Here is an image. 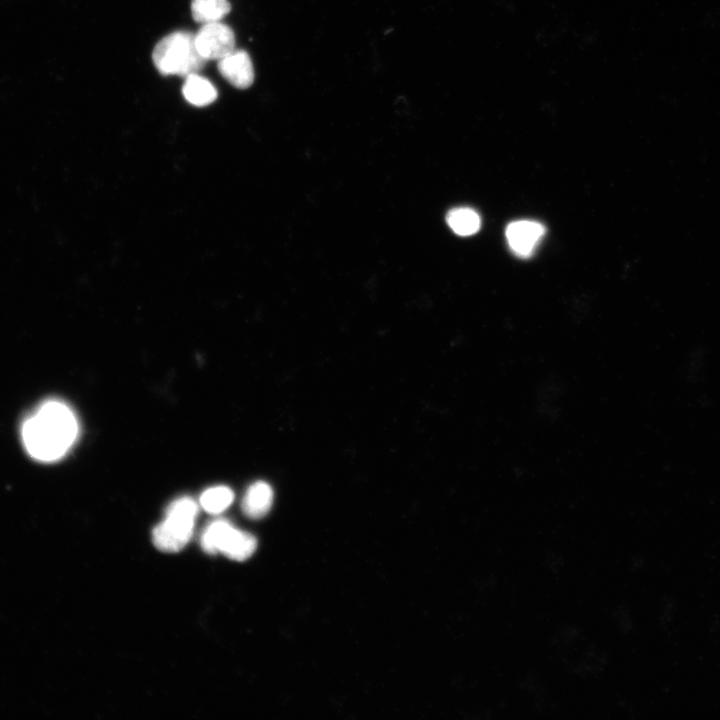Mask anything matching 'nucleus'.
I'll return each mask as SVG.
<instances>
[{"label":"nucleus","mask_w":720,"mask_h":720,"mask_svg":"<svg viewBox=\"0 0 720 720\" xmlns=\"http://www.w3.org/2000/svg\"><path fill=\"white\" fill-rule=\"evenodd\" d=\"M78 432V421L71 408L64 402L49 400L24 421L21 436L30 456L42 462H53L69 451Z\"/></svg>","instance_id":"obj_1"},{"label":"nucleus","mask_w":720,"mask_h":720,"mask_svg":"<svg viewBox=\"0 0 720 720\" xmlns=\"http://www.w3.org/2000/svg\"><path fill=\"white\" fill-rule=\"evenodd\" d=\"M152 59L161 74L183 77L199 72L207 61L197 50L195 35L188 31L163 37L155 45Z\"/></svg>","instance_id":"obj_2"},{"label":"nucleus","mask_w":720,"mask_h":720,"mask_svg":"<svg viewBox=\"0 0 720 720\" xmlns=\"http://www.w3.org/2000/svg\"><path fill=\"white\" fill-rule=\"evenodd\" d=\"M196 503L182 497L170 504L163 522L153 530V543L161 551L177 552L190 540L197 515Z\"/></svg>","instance_id":"obj_3"},{"label":"nucleus","mask_w":720,"mask_h":720,"mask_svg":"<svg viewBox=\"0 0 720 720\" xmlns=\"http://www.w3.org/2000/svg\"><path fill=\"white\" fill-rule=\"evenodd\" d=\"M195 44L204 59L220 60L235 50V35L220 21L206 23L195 34Z\"/></svg>","instance_id":"obj_4"},{"label":"nucleus","mask_w":720,"mask_h":720,"mask_svg":"<svg viewBox=\"0 0 720 720\" xmlns=\"http://www.w3.org/2000/svg\"><path fill=\"white\" fill-rule=\"evenodd\" d=\"M544 234V226L532 220L514 221L505 232L509 247L520 257H529Z\"/></svg>","instance_id":"obj_5"},{"label":"nucleus","mask_w":720,"mask_h":720,"mask_svg":"<svg viewBox=\"0 0 720 720\" xmlns=\"http://www.w3.org/2000/svg\"><path fill=\"white\" fill-rule=\"evenodd\" d=\"M217 68L220 74L236 88H248L254 81L253 63L244 50H234L218 60Z\"/></svg>","instance_id":"obj_6"},{"label":"nucleus","mask_w":720,"mask_h":720,"mask_svg":"<svg viewBox=\"0 0 720 720\" xmlns=\"http://www.w3.org/2000/svg\"><path fill=\"white\" fill-rule=\"evenodd\" d=\"M273 502V491L269 484L263 481L253 483L246 491L242 509L244 513L252 518L258 519L265 516Z\"/></svg>","instance_id":"obj_7"},{"label":"nucleus","mask_w":720,"mask_h":720,"mask_svg":"<svg viewBox=\"0 0 720 720\" xmlns=\"http://www.w3.org/2000/svg\"><path fill=\"white\" fill-rule=\"evenodd\" d=\"M256 546L257 541L253 535L232 526L223 540L219 552L230 559L243 561L254 553Z\"/></svg>","instance_id":"obj_8"},{"label":"nucleus","mask_w":720,"mask_h":720,"mask_svg":"<svg viewBox=\"0 0 720 720\" xmlns=\"http://www.w3.org/2000/svg\"><path fill=\"white\" fill-rule=\"evenodd\" d=\"M182 92L189 103L200 107L214 102L217 98L213 84L197 73L185 77Z\"/></svg>","instance_id":"obj_9"},{"label":"nucleus","mask_w":720,"mask_h":720,"mask_svg":"<svg viewBox=\"0 0 720 720\" xmlns=\"http://www.w3.org/2000/svg\"><path fill=\"white\" fill-rule=\"evenodd\" d=\"M231 10L228 0H192L193 19L201 24L220 21Z\"/></svg>","instance_id":"obj_10"},{"label":"nucleus","mask_w":720,"mask_h":720,"mask_svg":"<svg viewBox=\"0 0 720 720\" xmlns=\"http://www.w3.org/2000/svg\"><path fill=\"white\" fill-rule=\"evenodd\" d=\"M449 227L460 236H470L476 233L481 220L476 211L467 207L454 208L447 214Z\"/></svg>","instance_id":"obj_11"},{"label":"nucleus","mask_w":720,"mask_h":720,"mask_svg":"<svg viewBox=\"0 0 720 720\" xmlns=\"http://www.w3.org/2000/svg\"><path fill=\"white\" fill-rule=\"evenodd\" d=\"M234 499L231 489L226 486H215L204 491L200 497L202 508L211 514H218L229 507Z\"/></svg>","instance_id":"obj_12"},{"label":"nucleus","mask_w":720,"mask_h":720,"mask_svg":"<svg viewBox=\"0 0 720 720\" xmlns=\"http://www.w3.org/2000/svg\"><path fill=\"white\" fill-rule=\"evenodd\" d=\"M231 528L232 525L224 520L211 523L202 534V548L210 554L219 552L221 544Z\"/></svg>","instance_id":"obj_13"}]
</instances>
